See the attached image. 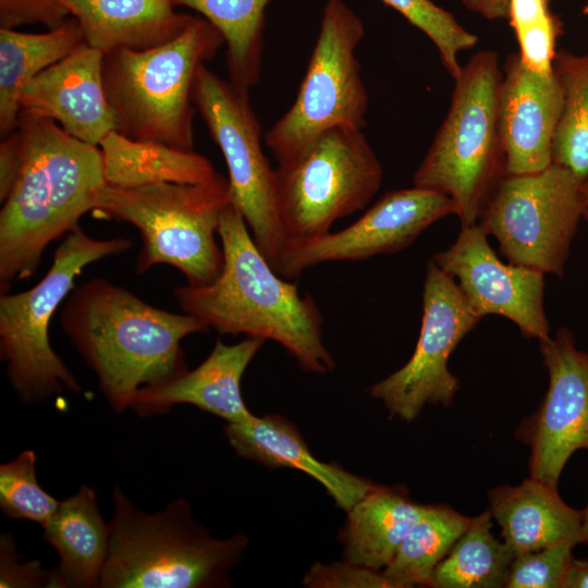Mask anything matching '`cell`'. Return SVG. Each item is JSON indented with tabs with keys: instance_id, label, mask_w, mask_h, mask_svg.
<instances>
[{
	"instance_id": "1",
	"label": "cell",
	"mask_w": 588,
	"mask_h": 588,
	"mask_svg": "<svg viewBox=\"0 0 588 588\" xmlns=\"http://www.w3.org/2000/svg\"><path fill=\"white\" fill-rule=\"evenodd\" d=\"M218 236L224 258L221 273L208 285L174 287L182 311L221 334L274 341L305 371L331 372L335 360L323 343L319 307L270 266L231 203L222 212Z\"/></svg>"
},
{
	"instance_id": "2",
	"label": "cell",
	"mask_w": 588,
	"mask_h": 588,
	"mask_svg": "<svg viewBox=\"0 0 588 588\" xmlns=\"http://www.w3.org/2000/svg\"><path fill=\"white\" fill-rule=\"evenodd\" d=\"M60 323L118 413L131 407L140 388L186 371L182 340L208 329L195 316L151 306L100 277L74 286Z\"/></svg>"
},
{
	"instance_id": "3",
	"label": "cell",
	"mask_w": 588,
	"mask_h": 588,
	"mask_svg": "<svg viewBox=\"0 0 588 588\" xmlns=\"http://www.w3.org/2000/svg\"><path fill=\"white\" fill-rule=\"evenodd\" d=\"M22 162L0 211V294L32 277L45 248L78 228L106 184L98 146L50 119L20 113Z\"/></svg>"
},
{
	"instance_id": "4",
	"label": "cell",
	"mask_w": 588,
	"mask_h": 588,
	"mask_svg": "<svg viewBox=\"0 0 588 588\" xmlns=\"http://www.w3.org/2000/svg\"><path fill=\"white\" fill-rule=\"evenodd\" d=\"M110 544L100 588H220L248 544L242 534L218 539L197 524L184 499L162 511L135 507L120 486L112 493Z\"/></svg>"
},
{
	"instance_id": "5",
	"label": "cell",
	"mask_w": 588,
	"mask_h": 588,
	"mask_svg": "<svg viewBox=\"0 0 588 588\" xmlns=\"http://www.w3.org/2000/svg\"><path fill=\"white\" fill-rule=\"evenodd\" d=\"M502 68L477 51L454 79L448 113L413 175V185L448 196L461 226L477 224L506 175L499 107Z\"/></svg>"
},
{
	"instance_id": "6",
	"label": "cell",
	"mask_w": 588,
	"mask_h": 588,
	"mask_svg": "<svg viewBox=\"0 0 588 588\" xmlns=\"http://www.w3.org/2000/svg\"><path fill=\"white\" fill-rule=\"evenodd\" d=\"M223 45L218 29L195 16L181 35L156 48L103 53V85L115 131L135 140L194 151L196 72Z\"/></svg>"
},
{
	"instance_id": "7",
	"label": "cell",
	"mask_w": 588,
	"mask_h": 588,
	"mask_svg": "<svg viewBox=\"0 0 588 588\" xmlns=\"http://www.w3.org/2000/svg\"><path fill=\"white\" fill-rule=\"evenodd\" d=\"M230 203L229 181L219 174L201 184H105L93 211L99 218L127 222L139 231L137 273L170 265L183 273L186 284L201 286L221 273L224 258L216 235Z\"/></svg>"
},
{
	"instance_id": "8",
	"label": "cell",
	"mask_w": 588,
	"mask_h": 588,
	"mask_svg": "<svg viewBox=\"0 0 588 588\" xmlns=\"http://www.w3.org/2000/svg\"><path fill=\"white\" fill-rule=\"evenodd\" d=\"M132 244L126 237L94 238L78 226L60 243L38 283L23 292L0 294V357L22 402L41 403L64 390L84 392L53 351L49 324L86 266L125 253Z\"/></svg>"
},
{
	"instance_id": "9",
	"label": "cell",
	"mask_w": 588,
	"mask_h": 588,
	"mask_svg": "<svg viewBox=\"0 0 588 588\" xmlns=\"http://www.w3.org/2000/svg\"><path fill=\"white\" fill-rule=\"evenodd\" d=\"M364 35V23L350 5L326 2L297 96L264 137L278 166L302 158L333 127L366 125L369 99L356 57Z\"/></svg>"
},
{
	"instance_id": "10",
	"label": "cell",
	"mask_w": 588,
	"mask_h": 588,
	"mask_svg": "<svg viewBox=\"0 0 588 588\" xmlns=\"http://www.w3.org/2000/svg\"><path fill=\"white\" fill-rule=\"evenodd\" d=\"M275 173L286 252L364 209L383 180L382 164L363 130L350 126L329 130L302 158L278 166Z\"/></svg>"
},
{
	"instance_id": "11",
	"label": "cell",
	"mask_w": 588,
	"mask_h": 588,
	"mask_svg": "<svg viewBox=\"0 0 588 588\" xmlns=\"http://www.w3.org/2000/svg\"><path fill=\"white\" fill-rule=\"evenodd\" d=\"M193 102L220 148L229 172L231 204L270 266L279 273L287 244L277 194V173L261 145L262 130L247 91L199 65Z\"/></svg>"
},
{
	"instance_id": "12",
	"label": "cell",
	"mask_w": 588,
	"mask_h": 588,
	"mask_svg": "<svg viewBox=\"0 0 588 588\" xmlns=\"http://www.w3.org/2000/svg\"><path fill=\"white\" fill-rule=\"evenodd\" d=\"M581 183L552 162L527 174H506L478 224L509 262L562 278L583 219Z\"/></svg>"
},
{
	"instance_id": "13",
	"label": "cell",
	"mask_w": 588,
	"mask_h": 588,
	"mask_svg": "<svg viewBox=\"0 0 588 588\" xmlns=\"http://www.w3.org/2000/svg\"><path fill=\"white\" fill-rule=\"evenodd\" d=\"M455 280L432 260L426 265L419 338L407 363L373 383L368 393L391 417L413 421L426 404L450 406L460 380L448 368L457 344L479 323Z\"/></svg>"
},
{
	"instance_id": "14",
	"label": "cell",
	"mask_w": 588,
	"mask_h": 588,
	"mask_svg": "<svg viewBox=\"0 0 588 588\" xmlns=\"http://www.w3.org/2000/svg\"><path fill=\"white\" fill-rule=\"evenodd\" d=\"M539 345L548 390L516 437L530 449V477L558 487L569 457L579 450L588 452V350L577 347L566 327Z\"/></svg>"
},
{
	"instance_id": "15",
	"label": "cell",
	"mask_w": 588,
	"mask_h": 588,
	"mask_svg": "<svg viewBox=\"0 0 588 588\" xmlns=\"http://www.w3.org/2000/svg\"><path fill=\"white\" fill-rule=\"evenodd\" d=\"M449 215L452 200L436 191L413 185L387 192L348 226L290 247L279 274L293 281L319 264L399 253Z\"/></svg>"
},
{
	"instance_id": "16",
	"label": "cell",
	"mask_w": 588,
	"mask_h": 588,
	"mask_svg": "<svg viewBox=\"0 0 588 588\" xmlns=\"http://www.w3.org/2000/svg\"><path fill=\"white\" fill-rule=\"evenodd\" d=\"M477 223L461 226L454 243L432 260L452 277L468 306L479 317L499 315L513 321L526 338L548 339L550 326L543 307L544 273L504 264Z\"/></svg>"
},
{
	"instance_id": "17",
	"label": "cell",
	"mask_w": 588,
	"mask_h": 588,
	"mask_svg": "<svg viewBox=\"0 0 588 588\" xmlns=\"http://www.w3.org/2000/svg\"><path fill=\"white\" fill-rule=\"evenodd\" d=\"M102 58V52L82 42L23 88L20 113L59 122L70 135L98 146L115 131L103 85Z\"/></svg>"
},
{
	"instance_id": "18",
	"label": "cell",
	"mask_w": 588,
	"mask_h": 588,
	"mask_svg": "<svg viewBox=\"0 0 588 588\" xmlns=\"http://www.w3.org/2000/svg\"><path fill=\"white\" fill-rule=\"evenodd\" d=\"M502 73L499 119L506 174L539 172L553 162L561 84L554 72L542 76L530 71L518 53L506 58Z\"/></svg>"
},
{
	"instance_id": "19",
	"label": "cell",
	"mask_w": 588,
	"mask_h": 588,
	"mask_svg": "<svg viewBox=\"0 0 588 588\" xmlns=\"http://www.w3.org/2000/svg\"><path fill=\"white\" fill-rule=\"evenodd\" d=\"M265 340L246 338L235 344L217 340L196 368L156 385L140 388L130 409L140 417L168 413L174 405L189 404L226 422H242L254 416L241 389L242 377Z\"/></svg>"
},
{
	"instance_id": "20",
	"label": "cell",
	"mask_w": 588,
	"mask_h": 588,
	"mask_svg": "<svg viewBox=\"0 0 588 588\" xmlns=\"http://www.w3.org/2000/svg\"><path fill=\"white\" fill-rule=\"evenodd\" d=\"M223 432L237 456L270 469L289 467L307 474L344 512L378 486L335 462L318 460L295 425L279 414L254 415L242 422H226Z\"/></svg>"
},
{
	"instance_id": "21",
	"label": "cell",
	"mask_w": 588,
	"mask_h": 588,
	"mask_svg": "<svg viewBox=\"0 0 588 588\" xmlns=\"http://www.w3.org/2000/svg\"><path fill=\"white\" fill-rule=\"evenodd\" d=\"M488 499L503 541L515 555L583 542L580 511L562 500L556 486L529 477L518 486L492 488Z\"/></svg>"
},
{
	"instance_id": "22",
	"label": "cell",
	"mask_w": 588,
	"mask_h": 588,
	"mask_svg": "<svg viewBox=\"0 0 588 588\" xmlns=\"http://www.w3.org/2000/svg\"><path fill=\"white\" fill-rule=\"evenodd\" d=\"M77 21L84 41L106 53L148 50L173 40L195 16L177 13L174 0H61Z\"/></svg>"
},
{
	"instance_id": "23",
	"label": "cell",
	"mask_w": 588,
	"mask_h": 588,
	"mask_svg": "<svg viewBox=\"0 0 588 588\" xmlns=\"http://www.w3.org/2000/svg\"><path fill=\"white\" fill-rule=\"evenodd\" d=\"M42 528L44 539L59 555L56 587H99L109 553L110 527L102 518L94 488L84 485L62 501Z\"/></svg>"
},
{
	"instance_id": "24",
	"label": "cell",
	"mask_w": 588,
	"mask_h": 588,
	"mask_svg": "<svg viewBox=\"0 0 588 588\" xmlns=\"http://www.w3.org/2000/svg\"><path fill=\"white\" fill-rule=\"evenodd\" d=\"M424 507L405 488L378 485L346 512L338 535L343 559L383 571Z\"/></svg>"
},
{
	"instance_id": "25",
	"label": "cell",
	"mask_w": 588,
	"mask_h": 588,
	"mask_svg": "<svg viewBox=\"0 0 588 588\" xmlns=\"http://www.w3.org/2000/svg\"><path fill=\"white\" fill-rule=\"evenodd\" d=\"M106 184L136 187L152 183L201 184L219 173L206 157L154 142L135 140L117 131L98 145Z\"/></svg>"
},
{
	"instance_id": "26",
	"label": "cell",
	"mask_w": 588,
	"mask_h": 588,
	"mask_svg": "<svg viewBox=\"0 0 588 588\" xmlns=\"http://www.w3.org/2000/svg\"><path fill=\"white\" fill-rule=\"evenodd\" d=\"M84 42L77 21L46 33H23L0 27V135L17 127L20 96L40 72L62 60Z\"/></svg>"
},
{
	"instance_id": "27",
	"label": "cell",
	"mask_w": 588,
	"mask_h": 588,
	"mask_svg": "<svg viewBox=\"0 0 588 588\" xmlns=\"http://www.w3.org/2000/svg\"><path fill=\"white\" fill-rule=\"evenodd\" d=\"M272 0H174L212 24L226 46L230 82L249 93L260 78L266 10Z\"/></svg>"
},
{
	"instance_id": "28",
	"label": "cell",
	"mask_w": 588,
	"mask_h": 588,
	"mask_svg": "<svg viewBox=\"0 0 588 588\" xmlns=\"http://www.w3.org/2000/svg\"><path fill=\"white\" fill-rule=\"evenodd\" d=\"M471 517L446 505H425L382 571L394 588L428 586L438 564L467 529Z\"/></svg>"
},
{
	"instance_id": "29",
	"label": "cell",
	"mask_w": 588,
	"mask_h": 588,
	"mask_svg": "<svg viewBox=\"0 0 588 588\" xmlns=\"http://www.w3.org/2000/svg\"><path fill=\"white\" fill-rule=\"evenodd\" d=\"M514 552L492 534V516L486 511L475 517L436 567L429 587H504Z\"/></svg>"
},
{
	"instance_id": "30",
	"label": "cell",
	"mask_w": 588,
	"mask_h": 588,
	"mask_svg": "<svg viewBox=\"0 0 588 588\" xmlns=\"http://www.w3.org/2000/svg\"><path fill=\"white\" fill-rule=\"evenodd\" d=\"M553 72L562 87L563 107L552 159L584 183L588 181V51L558 50Z\"/></svg>"
},
{
	"instance_id": "31",
	"label": "cell",
	"mask_w": 588,
	"mask_h": 588,
	"mask_svg": "<svg viewBox=\"0 0 588 588\" xmlns=\"http://www.w3.org/2000/svg\"><path fill=\"white\" fill-rule=\"evenodd\" d=\"M380 1L397 11L421 30L438 49L442 65L448 73L453 79L458 77L463 69L458 56L477 45V35L465 28L451 12L431 0Z\"/></svg>"
},
{
	"instance_id": "32",
	"label": "cell",
	"mask_w": 588,
	"mask_h": 588,
	"mask_svg": "<svg viewBox=\"0 0 588 588\" xmlns=\"http://www.w3.org/2000/svg\"><path fill=\"white\" fill-rule=\"evenodd\" d=\"M33 450L21 452L0 465V507L5 516L45 526L57 512L60 501L46 492L36 477Z\"/></svg>"
},
{
	"instance_id": "33",
	"label": "cell",
	"mask_w": 588,
	"mask_h": 588,
	"mask_svg": "<svg viewBox=\"0 0 588 588\" xmlns=\"http://www.w3.org/2000/svg\"><path fill=\"white\" fill-rule=\"evenodd\" d=\"M574 547L571 543H558L514 555L504 587L562 588Z\"/></svg>"
},
{
	"instance_id": "34",
	"label": "cell",
	"mask_w": 588,
	"mask_h": 588,
	"mask_svg": "<svg viewBox=\"0 0 588 588\" xmlns=\"http://www.w3.org/2000/svg\"><path fill=\"white\" fill-rule=\"evenodd\" d=\"M302 584L308 588H394L383 572L344 559L330 564H313Z\"/></svg>"
},
{
	"instance_id": "35",
	"label": "cell",
	"mask_w": 588,
	"mask_h": 588,
	"mask_svg": "<svg viewBox=\"0 0 588 588\" xmlns=\"http://www.w3.org/2000/svg\"><path fill=\"white\" fill-rule=\"evenodd\" d=\"M560 32V21L552 13L515 32L519 45L518 54L526 68L542 76L553 74L555 44Z\"/></svg>"
},
{
	"instance_id": "36",
	"label": "cell",
	"mask_w": 588,
	"mask_h": 588,
	"mask_svg": "<svg viewBox=\"0 0 588 588\" xmlns=\"http://www.w3.org/2000/svg\"><path fill=\"white\" fill-rule=\"evenodd\" d=\"M0 587H56L54 569H45L39 561L21 562L11 532L0 538Z\"/></svg>"
},
{
	"instance_id": "37",
	"label": "cell",
	"mask_w": 588,
	"mask_h": 588,
	"mask_svg": "<svg viewBox=\"0 0 588 588\" xmlns=\"http://www.w3.org/2000/svg\"><path fill=\"white\" fill-rule=\"evenodd\" d=\"M70 15L61 0H0V26L3 28L41 24L54 29Z\"/></svg>"
},
{
	"instance_id": "38",
	"label": "cell",
	"mask_w": 588,
	"mask_h": 588,
	"mask_svg": "<svg viewBox=\"0 0 588 588\" xmlns=\"http://www.w3.org/2000/svg\"><path fill=\"white\" fill-rule=\"evenodd\" d=\"M22 162V136L16 127L0 143V201L9 196Z\"/></svg>"
},
{
	"instance_id": "39",
	"label": "cell",
	"mask_w": 588,
	"mask_h": 588,
	"mask_svg": "<svg viewBox=\"0 0 588 588\" xmlns=\"http://www.w3.org/2000/svg\"><path fill=\"white\" fill-rule=\"evenodd\" d=\"M551 0H509L507 20L517 32L548 16Z\"/></svg>"
},
{
	"instance_id": "40",
	"label": "cell",
	"mask_w": 588,
	"mask_h": 588,
	"mask_svg": "<svg viewBox=\"0 0 588 588\" xmlns=\"http://www.w3.org/2000/svg\"><path fill=\"white\" fill-rule=\"evenodd\" d=\"M462 3L488 21L507 19L509 0H462Z\"/></svg>"
},
{
	"instance_id": "41",
	"label": "cell",
	"mask_w": 588,
	"mask_h": 588,
	"mask_svg": "<svg viewBox=\"0 0 588 588\" xmlns=\"http://www.w3.org/2000/svg\"><path fill=\"white\" fill-rule=\"evenodd\" d=\"M562 588H588V560L571 559Z\"/></svg>"
},
{
	"instance_id": "42",
	"label": "cell",
	"mask_w": 588,
	"mask_h": 588,
	"mask_svg": "<svg viewBox=\"0 0 588 588\" xmlns=\"http://www.w3.org/2000/svg\"><path fill=\"white\" fill-rule=\"evenodd\" d=\"M580 198L583 208V219L588 221V181L580 185Z\"/></svg>"
},
{
	"instance_id": "43",
	"label": "cell",
	"mask_w": 588,
	"mask_h": 588,
	"mask_svg": "<svg viewBox=\"0 0 588 588\" xmlns=\"http://www.w3.org/2000/svg\"><path fill=\"white\" fill-rule=\"evenodd\" d=\"M581 515V539L583 542L588 543V505L580 511Z\"/></svg>"
},
{
	"instance_id": "44",
	"label": "cell",
	"mask_w": 588,
	"mask_h": 588,
	"mask_svg": "<svg viewBox=\"0 0 588 588\" xmlns=\"http://www.w3.org/2000/svg\"><path fill=\"white\" fill-rule=\"evenodd\" d=\"M584 13L588 14V4L584 9Z\"/></svg>"
}]
</instances>
